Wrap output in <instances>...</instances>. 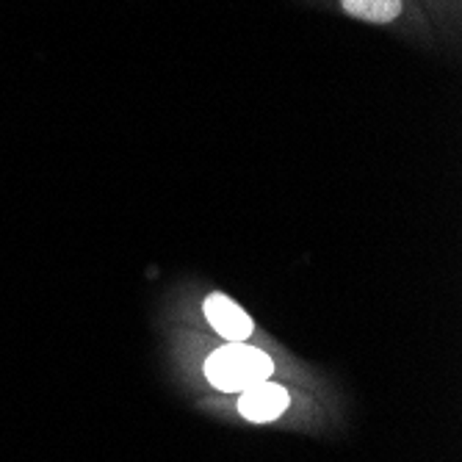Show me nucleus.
<instances>
[{
	"mask_svg": "<svg viewBox=\"0 0 462 462\" xmlns=\"http://www.w3.org/2000/svg\"><path fill=\"white\" fill-rule=\"evenodd\" d=\"M205 316L211 321V327L230 344H244L252 335V329H255L252 319L230 297H225V293H211V297L205 300Z\"/></svg>",
	"mask_w": 462,
	"mask_h": 462,
	"instance_id": "nucleus-2",
	"label": "nucleus"
},
{
	"mask_svg": "<svg viewBox=\"0 0 462 462\" xmlns=\"http://www.w3.org/2000/svg\"><path fill=\"white\" fill-rule=\"evenodd\" d=\"M285 407H288V391L269 380L241 391V399H238V412L246 421H255V424L274 421V418L282 415Z\"/></svg>",
	"mask_w": 462,
	"mask_h": 462,
	"instance_id": "nucleus-3",
	"label": "nucleus"
},
{
	"mask_svg": "<svg viewBox=\"0 0 462 462\" xmlns=\"http://www.w3.org/2000/svg\"><path fill=\"white\" fill-rule=\"evenodd\" d=\"M274 363L255 346L227 344L205 360V376L214 388L225 393H241L252 385L269 380Z\"/></svg>",
	"mask_w": 462,
	"mask_h": 462,
	"instance_id": "nucleus-1",
	"label": "nucleus"
},
{
	"mask_svg": "<svg viewBox=\"0 0 462 462\" xmlns=\"http://www.w3.org/2000/svg\"><path fill=\"white\" fill-rule=\"evenodd\" d=\"M341 9L363 23H374V25H388L396 17H402L404 4L402 0H341Z\"/></svg>",
	"mask_w": 462,
	"mask_h": 462,
	"instance_id": "nucleus-4",
	"label": "nucleus"
}]
</instances>
